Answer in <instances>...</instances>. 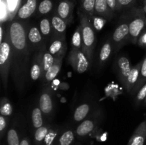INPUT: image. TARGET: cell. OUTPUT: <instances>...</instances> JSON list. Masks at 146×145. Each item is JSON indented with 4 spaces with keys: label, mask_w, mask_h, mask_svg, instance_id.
Returning a JSON list of instances; mask_svg holds the SVG:
<instances>
[{
    "label": "cell",
    "mask_w": 146,
    "mask_h": 145,
    "mask_svg": "<svg viewBox=\"0 0 146 145\" xmlns=\"http://www.w3.org/2000/svg\"><path fill=\"white\" fill-rule=\"evenodd\" d=\"M114 13L107 4L106 0H96L94 15L101 17L105 19H111Z\"/></svg>",
    "instance_id": "cell-18"
},
{
    "label": "cell",
    "mask_w": 146,
    "mask_h": 145,
    "mask_svg": "<svg viewBox=\"0 0 146 145\" xmlns=\"http://www.w3.org/2000/svg\"><path fill=\"white\" fill-rule=\"evenodd\" d=\"M145 26H146V20H145Z\"/></svg>",
    "instance_id": "cell-46"
},
{
    "label": "cell",
    "mask_w": 146,
    "mask_h": 145,
    "mask_svg": "<svg viewBox=\"0 0 146 145\" xmlns=\"http://www.w3.org/2000/svg\"><path fill=\"white\" fill-rule=\"evenodd\" d=\"M138 43L142 46H146V29L144 28L139 37Z\"/></svg>",
    "instance_id": "cell-38"
},
{
    "label": "cell",
    "mask_w": 146,
    "mask_h": 145,
    "mask_svg": "<svg viewBox=\"0 0 146 145\" xmlns=\"http://www.w3.org/2000/svg\"><path fill=\"white\" fill-rule=\"evenodd\" d=\"M101 111L97 110L94 112L84 121L81 122L76 129V134L78 137L87 136L97 128L101 119Z\"/></svg>",
    "instance_id": "cell-7"
},
{
    "label": "cell",
    "mask_w": 146,
    "mask_h": 145,
    "mask_svg": "<svg viewBox=\"0 0 146 145\" xmlns=\"http://www.w3.org/2000/svg\"><path fill=\"white\" fill-rule=\"evenodd\" d=\"M146 98V82L141 88V89L137 92L136 96L135 98V106L138 107L142 103H143Z\"/></svg>",
    "instance_id": "cell-34"
},
{
    "label": "cell",
    "mask_w": 146,
    "mask_h": 145,
    "mask_svg": "<svg viewBox=\"0 0 146 145\" xmlns=\"http://www.w3.org/2000/svg\"><path fill=\"white\" fill-rule=\"evenodd\" d=\"M27 38L32 52L36 53L48 49L47 44L41 35L38 25L37 26L36 24H28Z\"/></svg>",
    "instance_id": "cell-6"
},
{
    "label": "cell",
    "mask_w": 146,
    "mask_h": 145,
    "mask_svg": "<svg viewBox=\"0 0 146 145\" xmlns=\"http://www.w3.org/2000/svg\"><path fill=\"white\" fill-rule=\"evenodd\" d=\"M143 61L138 63L136 65L132 67L131 72L129 74V76L128 78V82H127V86L125 88V90L128 92H132L133 90L135 88V85L138 82V79L141 73V66H142Z\"/></svg>",
    "instance_id": "cell-21"
},
{
    "label": "cell",
    "mask_w": 146,
    "mask_h": 145,
    "mask_svg": "<svg viewBox=\"0 0 146 145\" xmlns=\"http://www.w3.org/2000/svg\"><path fill=\"white\" fill-rule=\"evenodd\" d=\"M71 42H72V48L82 50V32H81V26L80 24L73 34Z\"/></svg>",
    "instance_id": "cell-32"
},
{
    "label": "cell",
    "mask_w": 146,
    "mask_h": 145,
    "mask_svg": "<svg viewBox=\"0 0 146 145\" xmlns=\"http://www.w3.org/2000/svg\"><path fill=\"white\" fill-rule=\"evenodd\" d=\"M83 1H84V0H80V1H81V3H82V2H83Z\"/></svg>",
    "instance_id": "cell-45"
},
{
    "label": "cell",
    "mask_w": 146,
    "mask_h": 145,
    "mask_svg": "<svg viewBox=\"0 0 146 145\" xmlns=\"http://www.w3.org/2000/svg\"><path fill=\"white\" fill-rule=\"evenodd\" d=\"M64 55H63L59 57H57V58H55V61H54L53 65L49 68V70L46 72L45 76H44V80H43L44 83L47 84L52 82V81L55 79L56 77L58 75L60 71H61V66H62L63 59H64Z\"/></svg>",
    "instance_id": "cell-19"
},
{
    "label": "cell",
    "mask_w": 146,
    "mask_h": 145,
    "mask_svg": "<svg viewBox=\"0 0 146 145\" xmlns=\"http://www.w3.org/2000/svg\"><path fill=\"white\" fill-rule=\"evenodd\" d=\"M0 113L1 115L5 117L9 116L12 113V106L7 98H1L0 104Z\"/></svg>",
    "instance_id": "cell-33"
},
{
    "label": "cell",
    "mask_w": 146,
    "mask_h": 145,
    "mask_svg": "<svg viewBox=\"0 0 146 145\" xmlns=\"http://www.w3.org/2000/svg\"><path fill=\"white\" fill-rule=\"evenodd\" d=\"M96 0H84L81 3V11L86 14L92 21L94 16V8H95Z\"/></svg>",
    "instance_id": "cell-29"
},
{
    "label": "cell",
    "mask_w": 146,
    "mask_h": 145,
    "mask_svg": "<svg viewBox=\"0 0 146 145\" xmlns=\"http://www.w3.org/2000/svg\"><path fill=\"white\" fill-rule=\"evenodd\" d=\"M38 27L41 33L44 41L46 44H49L51 38L54 36V31H53L52 23L50 16L41 17L38 22Z\"/></svg>",
    "instance_id": "cell-15"
},
{
    "label": "cell",
    "mask_w": 146,
    "mask_h": 145,
    "mask_svg": "<svg viewBox=\"0 0 146 145\" xmlns=\"http://www.w3.org/2000/svg\"><path fill=\"white\" fill-rule=\"evenodd\" d=\"M146 139V120L141 122L131 137L130 138L128 145H144Z\"/></svg>",
    "instance_id": "cell-17"
},
{
    "label": "cell",
    "mask_w": 146,
    "mask_h": 145,
    "mask_svg": "<svg viewBox=\"0 0 146 145\" xmlns=\"http://www.w3.org/2000/svg\"><path fill=\"white\" fill-rule=\"evenodd\" d=\"M75 139L74 131L67 129L61 133L58 139V145H71Z\"/></svg>",
    "instance_id": "cell-28"
},
{
    "label": "cell",
    "mask_w": 146,
    "mask_h": 145,
    "mask_svg": "<svg viewBox=\"0 0 146 145\" xmlns=\"http://www.w3.org/2000/svg\"><path fill=\"white\" fill-rule=\"evenodd\" d=\"M44 51H38L34 53L30 68L29 75L32 80L41 79L43 72V54Z\"/></svg>",
    "instance_id": "cell-12"
},
{
    "label": "cell",
    "mask_w": 146,
    "mask_h": 145,
    "mask_svg": "<svg viewBox=\"0 0 146 145\" xmlns=\"http://www.w3.org/2000/svg\"><path fill=\"white\" fill-rule=\"evenodd\" d=\"M68 63L78 73H84L88 70L89 61L81 49L72 48L68 56Z\"/></svg>",
    "instance_id": "cell-8"
},
{
    "label": "cell",
    "mask_w": 146,
    "mask_h": 145,
    "mask_svg": "<svg viewBox=\"0 0 146 145\" xmlns=\"http://www.w3.org/2000/svg\"><path fill=\"white\" fill-rule=\"evenodd\" d=\"M92 105L88 102H85L78 105L74 110L73 115V119L76 122H80L84 121L91 112Z\"/></svg>",
    "instance_id": "cell-20"
},
{
    "label": "cell",
    "mask_w": 146,
    "mask_h": 145,
    "mask_svg": "<svg viewBox=\"0 0 146 145\" xmlns=\"http://www.w3.org/2000/svg\"><path fill=\"white\" fill-rule=\"evenodd\" d=\"M144 3H145V4L146 5V0H145V1H144Z\"/></svg>",
    "instance_id": "cell-44"
},
{
    "label": "cell",
    "mask_w": 146,
    "mask_h": 145,
    "mask_svg": "<svg viewBox=\"0 0 146 145\" xmlns=\"http://www.w3.org/2000/svg\"><path fill=\"white\" fill-rule=\"evenodd\" d=\"M132 66L129 59L125 55H120L116 58L114 63V70L118 79L124 88H126L128 78Z\"/></svg>",
    "instance_id": "cell-9"
},
{
    "label": "cell",
    "mask_w": 146,
    "mask_h": 145,
    "mask_svg": "<svg viewBox=\"0 0 146 145\" xmlns=\"http://www.w3.org/2000/svg\"><path fill=\"white\" fill-rule=\"evenodd\" d=\"M143 105H146V98H145V100H144V102H143Z\"/></svg>",
    "instance_id": "cell-42"
},
{
    "label": "cell",
    "mask_w": 146,
    "mask_h": 145,
    "mask_svg": "<svg viewBox=\"0 0 146 145\" xmlns=\"http://www.w3.org/2000/svg\"><path fill=\"white\" fill-rule=\"evenodd\" d=\"M7 141L8 145H20L21 140L19 139L18 131L13 127H10L7 132Z\"/></svg>",
    "instance_id": "cell-31"
},
{
    "label": "cell",
    "mask_w": 146,
    "mask_h": 145,
    "mask_svg": "<svg viewBox=\"0 0 146 145\" xmlns=\"http://www.w3.org/2000/svg\"><path fill=\"white\" fill-rule=\"evenodd\" d=\"M9 11H14L17 5V0H7Z\"/></svg>",
    "instance_id": "cell-39"
},
{
    "label": "cell",
    "mask_w": 146,
    "mask_h": 145,
    "mask_svg": "<svg viewBox=\"0 0 146 145\" xmlns=\"http://www.w3.org/2000/svg\"><path fill=\"white\" fill-rule=\"evenodd\" d=\"M61 129L58 127H51L44 139L43 145H54L61 134Z\"/></svg>",
    "instance_id": "cell-27"
},
{
    "label": "cell",
    "mask_w": 146,
    "mask_h": 145,
    "mask_svg": "<svg viewBox=\"0 0 146 145\" xmlns=\"http://www.w3.org/2000/svg\"><path fill=\"white\" fill-rule=\"evenodd\" d=\"M143 9H144V11H145V12L146 13V5H145V7H144Z\"/></svg>",
    "instance_id": "cell-43"
},
{
    "label": "cell",
    "mask_w": 146,
    "mask_h": 145,
    "mask_svg": "<svg viewBox=\"0 0 146 145\" xmlns=\"http://www.w3.org/2000/svg\"><path fill=\"white\" fill-rule=\"evenodd\" d=\"M78 15L82 32V51L88 61H91L96 41L94 26L92 21L82 11H78Z\"/></svg>",
    "instance_id": "cell-3"
},
{
    "label": "cell",
    "mask_w": 146,
    "mask_h": 145,
    "mask_svg": "<svg viewBox=\"0 0 146 145\" xmlns=\"http://www.w3.org/2000/svg\"><path fill=\"white\" fill-rule=\"evenodd\" d=\"M67 46L65 38L54 36L49 43L48 51L54 58H57L61 55H65L66 52Z\"/></svg>",
    "instance_id": "cell-13"
},
{
    "label": "cell",
    "mask_w": 146,
    "mask_h": 145,
    "mask_svg": "<svg viewBox=\"0 0 146 145\" xmlns=\"http://www.w3.org/2000/svg\"><path fill=\"white\" fill-rule=\"evenodd\" d=\"M54 10V2L52 0H41L38 2L36 14L37 16H49L50 13L53 12Z\"/></svg>",
    "instance_id": "cell-22"
},
{
    "label": "cell",
    "mask_w": 146,
    "mask_h": 145,
    "mask_svg": "<svg viewBox=\"0 0 146 145\" xmlns=\"http://www.w3.org/2000/svg\"><path fill=\"white\" fill-rule=\"evenodd\" d=\"M113 44L111 38L107 39L106 41L102 45L99 53V64L101 66L104 65L105 63L108 61L111 55L113 50Z\"/></svg>",
    "instance_id": "cell-23"
},
{
    "label": "cell",
    "mask_w": 146,
    "mask_h": 145,
    "mask_svg": "<svg viewBox=\"0 0 146 145\" xmlns=\"http://www.w3.org/2000/svg\"><path fill=\"white\" fill-rule=\"evenodd\" d=\"M136 0H116V11L127 9L133 6Z\"/></svg>",
    "instance_id": "cell-35"
},
{
    "label": "cell",
    "mask_w": 146,
    "mask_h": 145,
    "mask_svg": "<svg viewBox=\"0 0 146 145\" xmlns=\"http://www.w3.org/2000/svg\"><path fill=\"white\" fill-rule=\"evenodd\" d=\"M145 82H146V56L144 58L143 61L139 79H138V82L136 83L135 88H133V90L131 93H137V92L141 89V87H142Z\"/></svg>",
    "instance_id": "cell-30"
},
{
    "label": "cell",
    "mask_w": 146,
    "mask_h": 145,
    "mask_svg": "<svg viewBox=\"0 0 146 145\" xmlns=\"http://www.w3.org/2000/svg\"><path fill=\"white\" fill-rule=\"evenodd\" d=\"M74 7V4L71 0H60L54 11L68 24L72 19Z\"/></svg>",
    "instance_id": "cell-11"
},
{
    "label": "cell",
    "mask_w": 146,
    "mask_h": 145,
    "mask_svg": "<svg viewBox=\"0 0 146 145\" xmlns=\"http://www.w3.org/2000/svg\"><path fill=\"white\" fill-rule=\"evenodd\" d=\"M51 18L53 31H54V36L66 39V26L68 24L56 13L54 10L51 14Z\"/></svg>",
    "instance_id": "cell-14"
},
{
    "label": "cell",
    "mask_w": 146,
    "mask_h": 145,
    "mask_svg": "<svg viewBox=\"0 0 146 145\" xmlns=\"http://www.w3.org/2000/svg\"><path fill=\"white\" fill-rule=\"evenodd\" d=\"M38 0H21L15 16L13 18L27 21L34 14H36L38 7Z\"/></svg>",
    "instance_id": "cell-10"
},
{
    "label": "cell",
    "mask_w": 146,
    "mask_h": 145,
    "mask_svg": "<svg viewBox=\"0 0 146 145\" xmlns=\"http://www.w3.org/2000/svg\"><path fill=\"white\" fill-rule=\"evenodd\" d=\"M92 21H94V22H93V24H94V27H96V28H98V29H101V28L104 26V24H105L106 21V19L94 15L92 18Z\"/></svg>",
    "instance_id": "cell-37"
},
{
    "label": "cell",
    "mask_w": 146,
    "mask_h": 145,
    "mask_svg": "<svg viewBox=\"0 0 146 145\" xmlns=\"http://www.w3.org/2000/svg\"><path fill=\"white\" fill-rule=\"evenodd\" d=\"M0 75L4 89L7 90L9 75L12 63V48L9 33V23L0 26Z\"/></svg>",
    "instance_id": "cell-2"
},
{
    "label": "cell",
    "mask_w": 146,
    "mask_h": 145,
    "mask_svg": "<svg viewBox=\"0 0 146 145\" xmlns=\"http://www.w3.org/2000/svg\"><path fill=\"white\" fill-rule=\"evenodd\" d=\"M31 122L33 127L35 129L41 127L44 125L43 112L39 107H35L31 112Z\"/></svg>",
    "instance_id": "cell-25"
},
{
    "label": "cell",
    "mask_w": 146,
    "mask_h": 145,
    "mask_svg": "<svg viewBox=\"0 0 146 145\" xmlns=\"http://www.w3.org/2000/svg\"><path fill=\"white\" fill-rule=\"evenodd\" d=\"M111 41L115 52L118 51L120 48L129 41V25L128 18L125 15H123L121 21L113 34Z\"/></svg>",
    "instance_id": "cell-5"
},
{
    "label": "cell",
    "mask_w": 146,
    "mask_h": 145,
    "mask_svg": "<svg viewBox=\"0 0 146 145\" xmlns=\"http://www.w3.org/2000/svg\"><path fill=\"white\" fill-rule=\"evenodd\" d=\"M7 125H8V117L4 115H0V138L1 139H3L5 134Z\"/></svg>",
    "instance_id": "cell-36"
},
{
    "label": "cell",
    "mask_w": 146,
    "mask_h": 145,
    "mask_svg": "<svg viewBox=\"0 0 146 145\" xmlns=\"http://www.w3.org/2000/svg\"><path fill=\"white\" fill-rule=\"evenodd\" d=\"M20 145H31L30 144V140L28 137L25 136V137L22 138L20 142Z\"/></svg>",
    "instance_id": "cell-41"
},
{
    "label": "cell",
    "mask_w": 146,
    "mask_h": 145,
    "mask_svg": "<svg viewBox=\"0 0 146 145\" xmlns=\"http://www.w3.org/2000/svg\"><path fill=\"white\" fill-rule=\"evenodd\" d=\"M125 16L128 18L129 25V42L136 44L145 28V12L143 9L133 8L125 14Z\"/></svg>",
    "instance_id": "cell-4"
},
{
    "label": "cell",
    "mask_w": 146,
    "mask_h": 145,
    "mask_svg": "<svg viewBox=\"0 0 146 145\" xmlns=\"http://www.w3.org/2000/svg\"><path fill=\"white\" fill-rule=\"evenodd\" d=\"M38 107L46 116L51 115L54 110V101L52 95L48 90H45L41 93L38 101Z\"/></svg>",
    "instance_id": "cell-16"
},
{
    "label": "cell",
    "mask_w": 146,
    "mask_h": 145,
    "mask_svg": "<svg viewBox=\"0 0 146 145\" xmlns=\"http://www.w3.org/2000/svg\"><path fill=\"white\" fill-rule=\"evenodd\" d=\"M27 21L13 18L9 23V33L12 48L11 75L16 90H24L30 72V58L32 53L27 38Z\"/></svg>",
    "instance_id": "cell-1"
},
{
    "label": "cell",
    "mask_w": 146,
    "mask_h": 145,
    "mask_svg": "<svg viewBox=\"0 0 146 145\" xmlns=\"http://www.w3.org/2000/svg\"><path fill=\"white\" fill-rule=\"evenodd\" d=\"M51 128V126L50 125H43L41 127L38 128L36 129L34 132V144L35 145H43L44 141L48 134V131Z\"/></svg>",
    "instance_id": "cell-24"
},
{
    "label": "cell",
    "mask_w": 146,
    "mask_h": 145,
    "mask_svg": "<svg viewBox=\"0 0 146 145\" xmlns=\"http://www.w3.org/2000/svg\"><path fill=\"white\" fill-rule=\"evenodd\" d=\"M54 61H55V58L54 57V55H52L48 52V49L45 50L44 51V54H43V72L41 78V80H44L46 72L52 66Z\"/></svg>",
    "instance_id": "cell-26"
},
{
    "label": "cell",
    "mask_w": 146,
    "mask_h": 145,
    "mask_svg": "<svg viewBox=\"0 0 146 145\" xmlns=\"http://www.w3.org/2000/svg\"><path fill=\"white\" fill-rule=\"evenodd\" d=\"M106 1L109 8L114 13V11H116V0H106Z\"/></svg>",
    "instance_id": "cell-40"
}]
</instances>
